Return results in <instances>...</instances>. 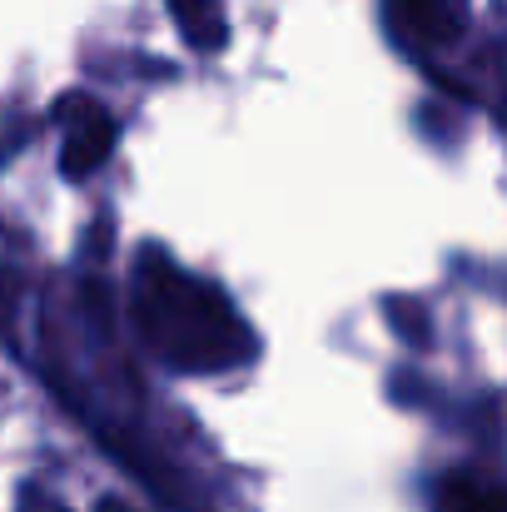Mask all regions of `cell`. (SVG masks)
I'll list each match as a JSON object with an SVG mask.
<instances>
[{
  "mask_svg": "<svg viewBox=\"0 0 507 512\" xmlns=\"http://www.w3.org/2000/svg\"><path fill=\"white\" fill-rule=\"evenodd\" d=\"M135 324L150 348L184 373H219L254 358V334L229 299L174 269L165 254H145L135 274Z\"/></svg>",
  "mask_w": 507,
  "mask_h": 512,
  "instance_id": "6da1fadb",
  "label": "cell"
},
{
  "mask_svg": "<svg viewBox=\"0 0 507 512\" xmlns=\"http://www.w3.org/2000/svg\"><path fill=\"white\" fill-rule=\"evenodd\" d=\"M60 125H65V150H60V170L70 179H85L95 174L110 150H115V120L90 100V95H65L60 100Z\"/></svg>",
  "mask_w": 507,
  "mask_h": 512,
  "instance_id": "7a4b0ae2",
  "label": "cell"
},
{
  "mask_svg": "<svg viewBox=\"0 0 507 512\" xmlns=\"http://www.w3.org/2000/svg\"><path fill=\"white\" fill-rule=\"evenodd\" d=\"M169 15H174L179 35H184L199 55H214V50L229 40L224 0H169Z\"/></svg>",
  "mask_w": 507,
  "mask_h": 512,
  "instance_id": "3957f363",
  "label": "cell"
},
{
  "mask_svg": "<svg viewBox=\"0 0 507 512\" xmlns=\"http://www.w3.org/2000/svg\"><path fill=\"white\" fill-rule=\"evenodd\" d=\"M463 10H468V0H393V15H398L413 35L433 40V45L458 35Z\"/></svg>",
  "mask_w": 507,
  "mask_h": 512,
  "instance_id": "277c9868",
  "label": "cell"
},
{
  "mask_svg": "<svg viewBox=\"0 0 507 512\" xmlns=\"http://www.w3.org/2000/svg\"><path fill=\"white\" fill-rule=\"evenodd\" d=\"M438 512H498V493L473 473H453L438 488Z\"/></svg>",
  "mask_w": 507,
  "mask_h": 512,
  "instance_id": "5b68a950",
  "label": "cell"
}]
</instances>
